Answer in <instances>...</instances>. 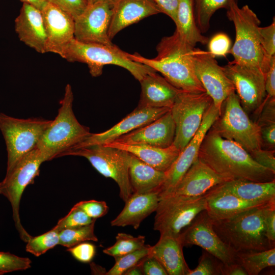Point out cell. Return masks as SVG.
Masks as SVG:
<instances>
[{"instance_id": "6da1fadb", "label": "cell", "mask_w": 275, "mask_h": 275, "mask_svg": "<svg viewBox=\"0 0 275 275\" xmlns=\"http://www.w3.org/2000/svg\"><path fill=\"white\" fill-rule=\"evenodd\" d=\"M198 158L229 180L257 182L275 180V173L258 163L241 146L222 138L211 127L202 141Z\"/></svg>"}, {"instance_id": "7a4b0ae2", "label": "cell", "mask_w": 275, "mask_h": 275, "mask_svg": "<svg viewBox=\"0 0 275 275\" xmlns=\"http://www.w3.org/2000/svg\"><path fill=\"white\" fill-rule=\"evenodd\" d=\"M194 47L183 41L175 31L163 37L156 46L157 56L145 58L138 53L130 54L135 62L146 65L163 76L176 88L189 92H205L195 74Z\"/></svg>"}, {"instance_id": "3957f363", "label": "cell", "mask_w": 275, "mask_h": 275, "mask_svg": "<svg viewBox=\"0 0 275 275\" xmlns=\"http://www.w3.org/2000/svg\"><path fill=\"white\" fill-rule=\"evenodd\" d=\"M227 16L233 22L235 39L229 53L232 63L259 70L265 74L271 57L261 43L258 29L261 21L248 5L239 8L237 3L227 10Z\"/></svg>"}, {"instance_id": "277c9868", "label": "cell", "mask_w": 275, "mask_h": 275, "mask_svg": "<svg viewBox=\"0 0 275 275\" xmlns=\"http://www.w3.org/2000/svg\"><path fill=\"white\" fill-rule=\"evenodd\" d=\"M271 203L229 218L212 219L213 229L221 240L236 253L275 248V244L271 243L265 236L264 225L266 208Z\"/></svg>"}, {"instance_id": "5b68a950", "label": "cell", "mask_w": 275, "mask_h": 275, "mask_svg": "<svg viewBox=\"0 0 275 275\" xmlns=\"http://www.w3.org/2000/svg\"><path fill=\"white\" fill-rule=\"evenodd\" d=\"M74 96L71 86L65 87L56 118L43 133L37 147L47 161L59 157L90 134L89 128L79 123L73 111Z\"/></svg>"}, {"instance_id": "8992f818", "label": "cell", "mask_w": 275, "mask_h": 275, "mask_svg": "<svg viewBox=\"0 0 275 275\" xmlns=\"http://www.w3.org/2000/svg\"><path fill=\"white\" fill-rule=\"evenodd\" d=\"M61 57L70 62L86 64L93 77L101 75L104 66L106 65H114L126 69L139 81L147 74L155 71L146 65L134 61L130 53L114 44L84 43L74 39L66 46Z\"/></svg>"}, {"instance_id": "52a82bcc", "label": "cell", "mask_w": 275, "mask_h": 275, "mask_svg": "<svg viewBox=\"0 0 275 275\" xmlns=\"http://www.w3.org/2000/svg\"><path fill=\"white\" fill-rule=\"evenodd\" d=\"M211 128L222 138L239 144L249 154L262 147L260 128L250 119L235 91L224 101L221 114Z\"/></svg>"}, {"instance_id": "ba28073f", "label": "cell", "mask_w": 275, "mask_h": 275, "mask_svg": "<svg viewBox=\"0 0 275 275\" xmlns=\"http://www.w3.org/2000/svg\"><path fill=\"white\" fill-rule=\"evenodd\" d=\"M47 161L36 147L20 157L0 182V195L6 198L11 204L15 226L21 239L26 242L31 237L22 226L19 215L21 198L25 188L33 183L39 176L40 167Z\"/></svg>"}, {"instance_id": "9c48e42d", "label": "cell", "mask_w": 275, "mask_h": 275, "mask_svg": "<svg viewBox=\"0 0 275 275\" xmlns=\"http://www.w3.org/2000/svg\"><path fill=\"white\" fill-rule=\"evenodd\" d=\"M78 156L87 158L102 175L113 179L125 202L132 194L129 177L130 153L116 147L97 145L67 150L60 157Z\"/></svg>"}, {"instance_id": "30bf717a", "label": "cell", "mask_w": 275, "mask_h": 275, "mask_svg": "<svg viewBox=\"0 0 275 275\" xmlns=\"http://www.w3.org/2000/svg\"><path fill=\"white\" fill-rule=\"evenodd\" d=\"M51 122L39 118H16L0 113V130L8 155L7 171L20 157L37 147Z\"/></svg>"}, {"instance_id": "8fae6325", "label": "cell", "mask_w": 275, "mask_h": 275, "mask_svg": "<svg viewBox=\"0 0 275 275\" xmlns=\"http://www.w3.org/2000/svg\"><path fill=\"white\" fill-rule=\"evenodd\" d=\"M213 103L206 92L181 90L170 112L175 125L173 144L181 151L199 128L203 117Z\"/></svg>"}, {"instance_id": "7c38bea8", "label": "cell", "mask_w": 275, "mask_h": 275, "mask_svg": "<svg viewBox=\"0 0 275 275\" xmlns=\"http://www.w3.org/2000/svg\"><path fill=\"white\" fill-rule=\"evenodd\" d=\"M206 196L196 199L172 196L160 199L153 229L160 235H180L199 213L206 210Z\"/></svg>"}, {"instance_id": "4fadbf2b", "label": "cell", "mask_w": 275, "mask_h": 275, "mask_svg": "<svg viewBox=\"0 0 275 275\" xmlns=\"http://www.w3.org/2000/svg\"><path fill=\"white\" fill-rule=\"evenodd\" d=\"M184 246L198 245L223 264L237 263V253L223 242L213 229L212 219L206 210L199 213L180 234Z\"/></svg>"}, {"instance_id": "5bb4252c", "label": "cell", "mask_w": 275, "mask_h": 275, "mask_svg": "<svg viewBox=\"0 0 275 275\" xmlns=\"http://www.w3.org/2000/svg\"><path fill=\"white\" fill-rule=\"evenodd\" d=\"M116 0H98L88 4L74 19V39L88 43L112 45L108 36Z\"/></svg>"}, {"instance_id": "9a60e30c", "label": "cell", "mask_w": 275, "mask_h": 275, "mask_svg": "<svg viewBox=\"0 0 275 275\" xmlns=\"http://www.w3.org/2000/svg\"><path fill=\"white\" fill-rule=\"evenodd\" d=\"M221 112L213 103L207 110L198 131L180 152L170 169L165 172L166 179L159 192V199L169 195L174 189L184 175L198 158L199 150L204 136L219 117Z\"/></svg>"}, {"instance_id": "2e32d148", "label": "cell", "mask_w": 275, "mask_h": 275, "mask_svg": "<svg viewBox=\"0 0 275 275\" xmlns=\"http://www.w3.org/2000/svg\"><path fill=\"white\" fill-rule=\"evenodd\" d=\"M215 58L208 51L194 48L193 60L195 74L211 98L214 105L221 111L224 101L235 90Z\"/></svg>"}, {"instance_id": "e0dca14e", "label": "cell", "mask_w": 275, "mask_h": 275, "mask_svg": "<svg viewBox=\"0 0 275 275\" xmlns=\"http://www.w3.org/2000/svg\"><path fill=\"white\" fill-rule=\"evenodd\" d=\"M222 68L234 85L240 104L246 113L258 109L267 96L265 74L259 70L231 62Z\"/></svg>"}, {"instance_id": "ac0fdd59", "label": "cell", "mask_w": 275, "mask_h": 275, "mask_svg": "<svg viewBox=\"0 0 275 275\" xmlns=\"http://www.w3.org/2000/svg\"><path fill=\"white\" fill-rule=\"evenodd\" d=\"M170 110L167 107H136L112 128L101 133H91L83 141L69 150L113 142L121 136L152 122Z\"/></svg>"}, {"instance_id": "d6986e66", "label": "cell", "mask_w": 275, "mask_h": 275, "mask_svg": "<svg viewBox=\"0 0 275 275\" xmlns=\"http://www.w3.org/2000/svg\"><path fill=\"white\" fill-rule=\"evenodd\" d=\"M228 180H230L216 173L198 158L174 189L166 197L199 198L206 196L213 188Z\"/></svg>"}, {"instance_id": "ffe728a7", "label": "cell", "mask_w": 275, "mask_h": 275, "mask_svg": "<svg viewBox=\"0 0 275 275\" xmlns=\"http://www.w3.org/2000/svg\"><path fill=\"white\" fill-rule=\"evenodd\" d=\"M41 11L46 34V52L61 57L66 46L74 39V19L48 2Z\"/></svg>"}, {"instance_id": "44dd1931", "label": "cell", "mask_w": 275, "mask_h": 275, "mask_svg": "<svg viewBox=\"0 0 275 275\" xmlns=\"http://www.w3.org/2000/svg\"><path fill=\"white\" fill-rule=\"evenodd\" d=\"M175 134V125L170 110L152 122L121 136L114 142L167 148L173 144Z\"/></svg>"}, {"instance_id": "7402d4cb", "label": "cell", "mask_w": 275, "mask_h": 275, "mask_svg": "<svg viewBox=\"0 0 275 275\" xmlns=\"http://www.w3.org/2000/svg\"><path fill=\"white\" fill-rule=\"evenodd\" d=\"M14 22L15 31L21 42L39 53L46 52V34L40 10L23 3Z\"/></svg>"}, {"instance_id": "603a6c76", "label": "cell", "mask_w": 275, "mask_h": 275, "mask_svg": "<svg viewBox=\"0 0 275 275\" xmlns=\"http://www.w3.org/2000/svg\"><path fill=\"white\" fill-rule=\"evenodd\" d=\"M160 13L153 0H116L108 30L109 39L112 40L128 26Z\"/></svg>"}, {"instance_id": "cb8c5ba5", "label": "cell", "mask_w": 275, "mask_h": 275, "mask_svg": "<svg viewBox=\"0 0 275 275\" xmlns=\"http://www.w3.org/2000/svg\"><path fill=\"white\" fill-rule=\"evenodd\" d=\"M156 72L154 71L147 74L140 81L141 93L136 107L171 108L181 91Z\"/></svg>"}, {"instance_id": "d4e9b609", "label": "cell", "mask_w": 275, "mask_h": 275, "mask_svg": "<svg viewBox=\"0 0 275 275\" xmlns=\"http://www.w3.org/2000/svg\"><path fill=\"white\" fill-rule=\"evenodd\" d=\"M180 235H161L157 242L151 246L149 255L156 258L168 275H188L190 268L185 260Z\"/></svg>"}, {"instance_id": "484cf974", "label": "cell", "mask_w": 275, "mask_h": 275, "mask_svg": "<svg viewBox=\"0 0 275 275\" xmlns=\"http://www.w3.org/2000/svg\"><path fill=\"white\" fill-rule=\"evenodd\" d=\"M159 201V192L132 194L125 202L120 213L111 223L112 226H131L138 229L143 221L155 212Z\"/></svg>"}, {"instance_id": "4316f807", "label": "cell", "mask_w": 275, "mask_h": 275, "mask_svg": "<svg viewBox=\"0 0 275 275\" xmlns=\"http://www.w3.org/2000/svg\"><path fill=\"white\" fill-rule=\"evenodd\" d=\"M219 185L206 196V211L213 220L229 218L246 210L270 204H260L243 200L223 189Z\"/></svg>"}, {"instance_id": "83f0119b", "label": "cell", "mask_w": 275, "mask_h": 275, "mask_svg": "<svg viewBox=\"0 0 275 275\" xmlns=\"http://www.w3.org/2000/svg\"><path fill=\"white\" fill-rule=\"evenodd\" d=\"M104 145L124 150L153 168L164 172L170 169L181 152L173 144L167 148L118 142Z\"/></svg>"}, {"instance_id": "f1b7e54d", "label": "cell", "mask_w": 275, "mask_h": 275, "mask_svg": "<svg viewBox=\"0 0 275 275\" xmlns=\"http://www.w3.org/2000/svg\"><path fill=\"white\" fill-rule=\"evenodd\" d=\"M219 186L238 198L251 202L268 204L275 202V180L257 182L243 179L226 181Z\"/></svg>"}, {"instance_id": "f546056e", "label": "cell", "mask_w": 275, "mask_h": 275, "mask_svg": "<svg viewBox=\"0 0 275 275\" xmlns=\"http://www.w3.org/2000/svg\"><path fill=\"white\" fill-rule=\"evenodd\" d=\"M129 177L132 194H145L159 192L166 179V173L130 154Z\"/></svg>"}, {"instance_id": "4dcf8cb0", "label": "cell", "mask_w": 275, "mask_h": 275, "mask_svg": "<svg viewBox=\"0 0 275 275\" xmlns=\"http://www.w3.org/2000/svg\"><path fill=\"white\" fill-rule=\"evenodd\" d=\"M175 23V32L188 44L195 47L198 43L203 45L208 43L209 38L203 35L197 26L193 0H179Z\"/></svg>"}, {"instance_id": "1f68e13d", "label": "cell", "mask_w": 275, "mask_h": 275, "mask_svg": "<svg viewBox=\"0 0 275 275\" xmlns=\"http://www.w3.org/2000/svg\"><path fill=\"white\" fill-rule=\"evenodd\" d=\"M237 261L245 269L248 275H258L265 268L275 266V248L237 253Z\"/></svg>"}, {"instance_id": "d6a6232c", "label": "cell", "mask_w": 275, "mask_h": 275, "mask_svg": "<svg viewBox=\"0 0 275 275\" xmlns=\"http://www.w3.org/2000/svg\"><path fill=\"white\" fill-rule=\"evenodd\" d=\"M238 0H193L194 11L197 26L202 33L207 32L210 28V21L218 9L227 10Z\"/></svg>"}, {"instance_id": "836d02e7", "label": "cell", "mask_w": 275, "mask_h": 275, "mask_svg": "<svg viewBox=\"0 0 275 275\" xmlns=\"http://www.w3.org/2000/svg\"><path fill=\"white\" fill-rule=\"evenodd\" d=\"M116 242L112 246L103 250V253L114 258L121 257L143 248L145 237H134L125 233H119L116 236Z\"/></svg>"}, {"instance_id": "e575fe53", "label": "cell", "mask_w": 275, "mask_h": 275, "mask_svg": "<svg viewBox=\"0 0 275 275\" xmlns=\"http://www.w3.org/2000/svg\"><path fill=\"white\" fill-rule=\"evenodd\" d=\"M95 222L87 226L63 229L59 232V244L67 248L86 241H98L94 233Z\"/></svg>"}, {"instance_id": "d590c367", "label": "cell", "mask_w": 275, "mask_h": 275, "mask_svg": "<svg viewBox=\"0 0 275 275\" xmlns=\"http://www.w3.org/2000/svg\"><path fill=\"white\" fill-rule=\"evenodd\" d=\"M59 232L53 229L41 235L31 236L26 242V251L39 257L59 244Z\"/></svg>"}, {"instance_id": "8d00e7d4", "label": "cell", "mask_w": 275, "mask_h": 275, "mask_svg": "<svg viewBox=\"0 0 275 275\" xmlns=\"http://www.w3.org/2000/svg\"><path fill=\"white\" fill-rule=\"evenodd\" d=\"M150 245L143 248L125 255L114 258L115 263L106 275H123L130 268L139 263L149 253Z\"/></svg>"}, {"instance_id": "74e56055", "label": "cell", "mask_w": 275, "mask_h": 275, "mask_svg": "<svg viewBox=\"0 0 275 275\" xmlns=\"http://www.w3.org/2000/svg\"><path fill=\"white\" fill-rule=\"evenodd\" d=\"M89 216L81 209L75 205L69 213L59 220L57 225L52 228L59 232L65 229L75 228L88 225L96 222Z\"/></svg>"}, {"instance_id": "f35d334b", "label": "cell", "mask_w": 275, "mask_h": 275, "mask_svg": "<svg viewBox=\"0 0 275 275\" xmlns=\"http://www.w3.org/2000/svg\"><path fill=\"white\" fill-rule=\"evenodd\" d=\"M223 263L210 253L204 250L198 266L190 269L188 275H222Z\"/></svg>"}, {"instance_id": "ab89813d", "label": "cell", "mask_w": 275, "mask_h": 275, "mask_svg": "<svg viewBox=\"0 0 275 275\" xmlns=\"http://www.w3.org/2000/svg\"><path fill=\"white\" fill-rule=\"evenodd\" d=\"M31 264L32 261L29 258L0 252V274L26 270L31 267Z\"/></svg>"}, {"instance_id": "60d3db41", "label": "cell", "mask_w": 275, "mask_h": 275, "mask_svg": "<svg viewBox=\"0 0 275 275\" xmlns=\"http://www.w3.org/2000/svg\"><path fill=\"white\" fill-rule=\"evenodd\" d=\"M73 17L74 19L86 9L88 3L86 0H46Z\"/></svg>"}, {"instance_id": "b9f144b4", "label": "cell", "mask_w": 275, "mask_h": 275, "mask_svg": "<svg viewBox=\"0 0 275 275\" xmlns=\"http://www.w3.org/2000/svg\"><path fill=\"white\" fill-rule=\"evenodd\" d=\"M208 43V51L214 57L225 56L229 53L231 44L228 36L222 33L214 35Z\"/></svg>"}, {"instance_id": "7bdbcfd3", "label": "cell", "mask_w": 275, "mask_h": 275, "mask_svg": "<svg viewBox=\"0 0 275 275\" xmlns=\"http://www.w3.org/2000/svg\"><path fill=\"white\" fill-rule=\"evenodd\" d=\"M75 205L81 209L89 216L96 219L106 215L109 210L106 203L103 201H82Z\"/></svg>"}, {"instance_id": "ee69618b", "label": "cell", "mask_w": 275, "mask_h": 275, "mask_svg": "<svg viewBox=\"0 0 275 275\" xmlns=\"http://www.w3.org/2000/svg\"><path fill=\"white\" fill-rule=\"evenodd\" d=\"M261 43L266 54L269 57L275 56V19L272 23L258 29Z\"/></svg>"}, {"instance_id": "f6af8a7d", "label": "cell", "mask_w": 275, "mask_h": 275, "mask_svg": "<svg viewBox=\"0 0 275 275\" xmlns=\"http://www.w3.org/2000/svg\"><path fill=\"white\" fill-rule=\"evenodd\" d=\"M260 107L259 117L255 122L259 128L275 123V97L267 95Z\"/></svg>"}, {"instance_id": "bcb514c9", "label": "cell", "mask_w": 275, "mask_h": 275, "mask_svg": "<svg viewBox=\"0 0 275 275\" xmlns=\"http://www.w3.org/2000/svg\"><path fill=\"white\" fill-rule=\"evenodd\" d=\"M67 251L78 261L89 263L95 256L96 247L93 244L83 242L68 248Z\"/></svg>"}, {"instance_id": "7dc6e473", "label": "cell", "mask_w": 275, "mask_h": 275, "mask_svg": "<svg viewBox=\"0 0 275 275\" xmlns=\"http://www.w3.org/2000/svg\"><path fill=\"white\" fill-rule=\"evenodd\" d=\"M275 151L262 148L255 150L250 154L259 164L275 173Z\"/></svg>"}, {"instance_id": "c3c4849f", "label": "cell", "mask_w": 275, "mask_h": 275, "mask_svg": "<svg viewBox=\"0 0 275 275\" xmlns=\"http://www.w3.org/2000/svg\"><path fill=\"white\" fill-rule=\"evenodd\" d=\"M265 236L272 244H275V203L268 205L264 216Z\"/></svg>"}, {"instance_id": "681fc988", "label": "cell", "mask_w": 275, "mask_h": 275, "mask_svg": "<svg viewBox=\"0 0 275 275\" xmlns=\"http://www.w3.org/2000/svg\"><path fill=\"white\" fill-rule=\"evenodd\" d=\"M143 274L168 275L161 263L154 257L149 254L141 261Z\"/></svg>"}, {"instance_id": "f907efd6", "label": "cell", "mask_w": 275, "mask_h": 275, "mask_svg": "<svg viewBox=\"0 0 275 275\" xmlns=\"http://www.w3.org/2000/svg\"><path fill=\"white\" fill-rule=\"evenodd\" d=\"M265 87L267 95L275 97V56L271 57L265 75Z\"/></svg>"}, {"instance_id": "816d5d0a", "label": "cell", "mask_w": 275, "mask_h": 275, "mask_svg": "<svg viewBox=\"0 0 275 275\" xmlns=\"http://www.w3.org/2000/svg\"><path fill=\"white\" fill-rule=\"evenodd\" d=\"M161 13L169 16L174 23L176 21L179 0H153Z\"/></svg>"}, {"instance_id": "f5cc1de1", "label": "cell", "mask_w": 275, "mask_h": 275, "mask_svg": "<svg viewBox=\"0 0 275 275\" xmlns=\"http://www.w3.org/2000/svg\"><path fill=\"white\" fill-rule=\"evenodd\" d=\"M262 146L266 145L268 149L274 150L275 123L260 128Z\"/></svg>"}, {"instance_id": "db71d44e", "label": "cell", "mask_w": 275, "mask_h": 275, "mask_svg": "<svg viewBox=\"0 0 275 275\" xmlns=\"http://www.w3.org/2000/svg\"><path fill=\"white\" fill-rule=\"evenodd\" d=\"M222 275H248V273L240 264L236 263L229 265L223 264Z\"/></svg>"}, {"instance_id": "11a10c76", "label": "cell", "mask_w": 275, "mask_h": 275, "mask_svg": "<svg viewBox=\"0 0 275 275\" xmlns=\"http://www.w3.org/2000/svg\"><path fill=\"white\" fill-rule=\"evenodd\" d=\"M141 261L138 264L127 270L123 275H141L143 274L141 266Z\"/></svg>"}, {"instance_id": "9f6ffc18", "label": "cell", "mask_w": 275, "mask_h": 275, "mask_svg": "<svg viewBox=\"0 0 275 275\" xmlns=\"http://www.w3.org/2000/svg\"><path fill=\"white\" fill-rule=\"evenodd\" d=\"M23 3L30 4L41 10L44 5L47 2L46 0H20Z\"/></svg>"}, {"instance_id": "6f0895ef", "label": "cell", "mask_w": 275, "mask_h": 275, "mask_svg": "<svg viewBox=\"0 0 275 275\" xmlns=\"http://www.w3.org/2000/svg\"><path fill=\"white\" fill-rule=\"evenodd\" d=\"M86 1L87 2L88 5V4H92V3L95 2L96 1H97L98 0H86Z\"/></svg>"}]
</instances>
